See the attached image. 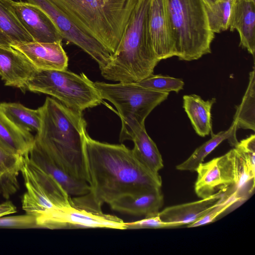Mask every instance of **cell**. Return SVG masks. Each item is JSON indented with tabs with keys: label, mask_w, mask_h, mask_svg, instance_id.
<instances>
[{
	"label": "cell",
	"mask_w": 255,
	"mask_h": 255,
	"mask_svg": "<svg viewBox=\"0 0 255 255\" xmlns=\"http://www.w3.org/2000/svg\"><path fill=\"white\" fill-rule=\"evenodd\" d=\"M16 212V207L9 201L0 204V217Z\"/></svg>",
	"instance_id": "cell-32"
},
{
	"label": "cell",
	"mask_w": 255,
	"mask_h": 255,
	"mask_svg": "<svg viewBox=\"0 0 255 255\" xmlns=\"http://www.w3.org/2000/svg\"><path fill=\"white\" fill-rule=\"evenodd\" d=\"M130 140L134 143L132 150L136 157L155 173L163 167V160L158 148L147 134L145 126L135 131Z\"/></svg>",
	"instance_id": "cell-23"
},
{
	"label": "cell",
	"mask_w": 255,
	"mask_h": 255,
	"mask_svg": "<svg viewBox=\"0 0 255 255\" xmlns=\"http://www.w3.org/2000/svg\"><path fill=\"white\" fill-rule=\"evenodd\" d=\"M26 90L47 94L63 105L82 113L103 103L94 82L82 73L66 70H36L28 81Z\"/></svg>",
	"instance_id": "cell-7"
},
{
	"label": "cell",
	"mask_w": 255,
	"mask_h": 255,
	"mask_svg": "<svg viewBox=\"0 0 255 255\" xmlns=\"http://www.w3.org/2000/svg\"><path fill=\"white\" fill-rule=\"evenodd\" d=\"M0 109L17 127L28 132H38L41 124V109H31L19 103H0Z\"/></svg>",
	"instance_id": "cell-25"
},
{
	"label": "cell",
	"mask_w": 255,
	"mask_h": 255,
	"mask_svg": "<svg viewBox=\"0 0 255 255\" xmlns=\"http://www.w3.org/2000/svg\"><path fill=\"white\" fill-rule=\"evenodd\" d=\"M158 213L146 216L140 220L126 222V229L127 230L167 228L159 219Z\"/></svg>",
	"instance_id": "cell-31"
},
{
	"label": "cell",
	"mask_w": 255,
	"mask_h": 255,
	"mask_svg": "<svg viewBox=\"0 0 255 255\" xmlns=\"http://www.w3.org/2000/svg\"><path fill=\"white\" fill-rule=\"evenodd\" d=\"M34 139L31 132L17 127L0 109V147L11 154L23 156L28 153Z\"/></svg>",
	"instance_id": "cell-18"
},
{
	"label": "cell",
	"mask_w": 255,
	"mask_h": 255,
	"mask_svg": "<svg viewBox=\"0 0 255 255\" xmlns=\"http://www.w3.org/2000/svg\"><path fill=\"white\" fill-rule=\"evenodd\" d=\"M11 47L21 52L37 70L67 69L68 57L62 41H32Z\"/></svg>",
	"instance_id": "cell-12"
},
{
	"label": "cell",
	"mask_w": 255,
	"mask_h": 255,
	"mask_svg": "<svg viewBox=\"0 0 255 255\" xmlns=\"http://www.w3.org/2000/svg\"><path fill=\"white\" fill-rule=\"evenodd\" d=\"M23 156L11 154L0 147V191L8 199L19 189L17 177Z\"/></svg>",
	"instance_id": "cell-24"
},
{
	"label": "cell",
	"mask_w": 255,
	"mask_h": 255,
	"mask_svg": "<svg viewBox=\"0 0 255 255\" xmlns=\"http://www.w3.org/2000/svg\"><path fill=\"white\" fill-rule=\"evenodd\" d=\"M83 150L90 186L86 195L100 208L122 196L161 187L159 173L148 169L123 144L101 142L86 132Z\"/></svg>",
	"instance_id": "cell-1"
},
{
	"label": "cell",
	"mask_w": 255,
	"mask_h": 255,
	"mask_svg": "<svg viewBox=\"0 0 255 255\" xmlns=\"http://www.w3.org/2000/svg\"><path fill=\"white\" fill-rule=\"evenodd\" d=\"M34 41L15 16L7 0H0V45Z\"/></svg>",
	"instance_id": "cell-20"
},
{
	"label": "cell",
	"mask_w": 255,
	"mask_h": 255,
	"mask_svg": "<svg viewBox=\"0 0 255 255\" xmlns=\"http://www.w3.org/2000/svg\"><path fill=\"white\" fill-rule=\"evenodd\" d=\"M0 228H38L35 216L26 214L22 215L0 217Z\"/></svg>",
	"instance_id": "cell-30"
},
{
	"label": "cell",
	"mask_w": 255,
	"mask_h": 255,
	"mask_svg": "<svg viewBox=\"0 0 255 255\" xmlns=\"http://www.w3.org/2000/svg\"><path fill=\"white\" fill-rule=\"evenodd\" d=\"M206 7H210L213 5L219 0H202Z\"/></svg>",
	"instance_id": "cell-33"
},
{
	"label": "cell",
	"mask_w": 255,
	"mask_h": 255,
	"mask_svg": "<svg viewBox=\"0 0 255 255\" xmlns=\"http://www.w3.org/2000/svg\"><path fill=\"white\" fill-rule=\"evenodd\" d=\"M195 171L198 176L195 191L201 199L218 192L225 193L231 187L239 192L246 183L244 168L234 148L223 155L201 163Z\"/></svg>",
	"instance_id": "cell-8"
},
{
	"label": "cell",
	"mask_w": 255,
	"mask_h": 255,
	"mask_svg": "<svg viewBox=\"0 0 255 255\" xmlns=\"http://www.w3.org/2000/svg\"><path fill=\"white\" fill-rule=\"evenodd\" d=\"M40 108L41 127L33 144L67 173L88 183L83 150L87 123L82 113L50 97L46 98Z\"/></svg>",
	"instance_id": "cell-2"
},
{
	"label": "cell",
	"mask_w": 255,
	"mask_h": 255,
	"mask_svg": "<svg viewBox=\"0 0 255 255\" xmlns=\"http://www.w3.org/2000/svg\"><path fill=\"white\" fill-rule=\"evenodd\" d=\"M237 128L255 130V70L250 72L249 84L241 104L236 106L233 122Z\"/></svg>",
	"instance_id": "cell-26"
},
{
	"label": "cell",
	"mask_w": 255,
	"mask_h": 255,
	"mask_svg": "<svg viewBox=\"0 0 255 255\" xmlns=\"http://www.w3.org/2000/svg\"><path fill=\"white\" fill-rule=\"evenodd\" d=\"M236 0H219L213 5L206 7L209 25L214 33L229 29L233 8Z\"/></svg>",
	"instance_id": "cell-27"
},
{
	"label": "cell",
	"mask_w": 255,
	"mask_h": 255,
	"mask_svg": "<svg viewBox=\"0 0 255 255\" xmlns=\"http://www.w3.org/2000/svg\"><path fill=\"white\" fill-rule=\"evenodd\" d=\"M22 163L46 192L55 207L61 208L72 205L71 196L55 179L33 163L30 159L28 153L22 156Z\"/></svg>",
	"instance_id": "cell-21"
},
{
	"label": "cell",
	"mask_w": 255,
	"mask_h": 255,
	"mask_svg": "<svg viewBox=\"0 0 255 255\" xmlns=\"http://www.w3.org/2000/svg\"><path fill=\"white\" fill-rule=\"evenodd\" d=\"M7 1L15 16L34 41H62L63 38L58 28L41 8L28 2Z\"/></svg>",
	"instance_id": "cell-10"
},
{
	"label": "cell",
	"mask_w": 255,
	"mask_h": 255,
	"mask_svg": "<svg viewBox=\"0 0 255 255\" xmlns=\"http://www.w3.org/2000/svg\"><path fill=\"white\" fill-rule=\"evenodd\" d=\"M241 199L242 198L239 196L238 191L228 194L226 192L222 199L207 213L195 222L187 225V227H196L212 222L219 215Z\"/></svg>",
	"instance_id": "cell-29"
},
{
	"label": "cell",
	"mask_w": 255,
	"mask_h": 255,
	"mask_svg": "<svg viewBox=\"0 0 255 255\" xmlns=\"http://www.w3.org/2000/svg\"><path fill=\"white\" fill-rule=\"evenodd\" d=\"M175 56L197 60L211 52L212 31L202 0H165Z\"/></svg>",
	"instance_id": "cell-5"
},
{
	"label": "cell",
	"mask_w": 255,
	"mask_h": 255,
	"mask_svg": "<svg viewBox=\"0 0 255 255\" xmlns=\"http://www.w3.org/2000/svg\"><path fill=\"white\" fill-rule=\"evenodd\" d=\"M139 85L159 92L178 93L184 85L183 80L167 75L152 74L137 83Z\"/></svg>",
	"instance_id": "cell-28"
},
{
	"label": "cell",
	"mask_w": 255,
	"mask_h": 255,
	"mask_svg": "<svg viewBox=\"0 0 255 255\" xmlns=\"http://www.w3.org/2000/svg\"><path fill=\"white\" fill-rule=\"evenodd\" d=\"M225 193L218 192L200 200L166 207L158 212V217L167 228L188 225L207 213L222 199Z\"/></svg>",
	"instance_id": "cell-13"
},
{
	"label": "cell",
	"mask_w": 255,
	"mask_h": 255,
	"mask_svg": "<svg viewBox=\"0 0 255 255\" xmlns=\"http://www.w3.org/2000/svg\"><path fill=\"white\" fill-rule=\"evenodd\" d=\"M38 228L55 229L108 228L126 230V222L102 211L72 204L50 209L36 218Z\"/></svg>",
	"instance_id": "cell-9"
},
{
	"label": "cell",
	"mask_w": 255,
	"mask_h": 255,
	"mask_svg": "<svg viewBox=\"0 0 255 255\" xmlns=\"http://www.w3.org/2000/svg\"><path fill=\"white\" fill-rule=\"evenodd\" d=\"M236 125L233 122L226 130L221 131L217 134L211 131V138L199 146L193 153L182 163L176 166V169L181 171H195L204 158L215 149L222 141L228 139L232 146L235 147L238 143L236 137Z\"/></svg>",
	"instance_id": "cell-22"
},
{
	"label": "cell",
	"mask_w": 255,
	"mask_h": 255,
	"mask_svg": "<svg viewBox=\"0 0 255 255\" xmlns=\"http://www.w3.org/2000/svg\"><path fill=\"white\" fill-rule=\"evenodd\" d=\"M183 107L196 133L204 137L212 131L211 110L216 99L204 101L195 94L183 97Z\"/></svg>",
	"instance_id": "cell-19"
},
{
	"label": "cell",
	"mask_w": 255,
	"mask_h": 255,
	"mask_svg": "<svg viewBox=\"0 0 255 255\" xmlns=\"http://www.w3.org/2000/svg\"><path fill=\"white\" fill-rule=\"evenodd\" d=\"M229 29L239 34L240 46L254 57L255 52V0H236Z\"/></svg>",
	"instance_id": "cell-17"
},
{
	"label": "cell",
	"mask_w": 255,
	"mask_h": 255,
	"mask_svg": "<svg viewBox=\"0 0 255 255\" xmlns=\"http://www.w3.org/2000/svg\"><path fill=\"white\" fill-rule=\"evenodd\" d=\"M161 188L122 196L109 204L112 210L132 216L145 217L157 214L163 204Z\"/></svg>",
	"instance_id": "cell-15"
},
{
	"label": "cell",
	"mask_w": 255,
	"mask_h": 255,
	"mask_svg": "<svg viewBox=\"0 0 255 255\" xmlns=\"http://www.w3.org/2000/svg\"><path fill=\"white\" fill-rule=\"evenodd\" d=\"M28 156L33 163L55 179L70 196H82L89 192L90 186L86 181L67 173L45 151L33 144Z\"/></svg>",
	"instance_id": "cell-16"
},
{
	"label": "cell",
	"mask_w": 255,
	"mask_h": 255,
	"mask_svg": "<svg viewBox=\"0 0 255 255\" xmlns=\"http://www.w3.org/2000/svg\"><path fill=\"white\" fill-rule=\"evenodd\" d=\"M94 85L102 99L112 103L118 112L122 122L121 142L130 140L133 133L144 126L151 111L169 95L168 92L151 90L137 83L95 82Z\"/></svg>",
	"instance_id": "cell-6"
},
{
	"label": "cell",
	"mask_w": 255,
	"mask_h": 255,
	"mask_svg": "<svg viewBox=\"0 0 255 255\" xmlns=\"http://www.w3.org/2000/svg\"><path fill=\"white\" fill-rule=\"evenodd\" d=\"M36 70L19 51L0 45V76L6 86L26 90Z\"/></svg>",
	"instance_id": "cell-14"
},
{
	"label": "cell",
	"mask_w": 255,
	"mask_h": 255,
	"mask_svg": "<svg viewBox=\"0 0 255 255\" xmlns=\"http://www.w3.org/2000/svg\"><path fill=\"white\" fill-rule=\"evenodd\" d=\"M148 30L152 47L160 61L175 56L165 0H150Z\"/></svg>",
	"instance_id": "cell-11"
},
{
	"label": "cell",
	"mask_w": 255,
	"mask_h": 255,
	"mask_svg": "<svg viewBox=\"0 0 255 255\" xmlns=\"http://www.w3.org/2000/svg\"><path fill=\"white\" fill-rule=\"evenodd\" d=\"M112 55L137 0H49Z\"/></svg>",
	"instance_id": "cell-4"
},
{
	"label": "cell",
	"mask_w": 255,
	"mask_h": 255,
	"mask_svg": "<svg viewBox=\"0 0 255 255\" xmlns=\"http://www.w3.org/2000/svg\"><path fill=\"white\" fill-rule=\"evenodd\" d=\"M150 0H137L115 52L109 63L100 69L106 79L137 83L153 74L160 61L148 30Z\"/></svg>",
	"instance_id": "cell-3"
}]
</instances>
